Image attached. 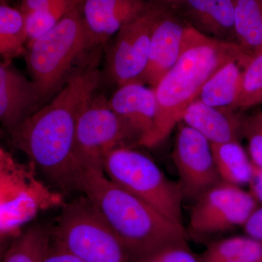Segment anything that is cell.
I'll return each instance as SVG.
<instances>
[{
  "mask_svg": "<svg viewBox=\"0 0 262 262\" xmlns=\"http://www.w3.org/2000/svg\"><path fill=\"white\" fill-rule=\"evenodd\" d=\"M99 81L97 67L87 62L72 72L48 104L9 132L13 146L27 155L31 163L63 190L75 189L77 123L94 97Z\"/></svg>",
  "mask_w": 262,
  "mask_h": 262,
  "instance_id": "1",
  "label": "cell"
},
{
  "mask_svg": "<svg viewBox=\"0 0 262 262\" xmlns=\"http://www.w3.org/2000/svg\"><path fill=\"white\" fill-rule=\"evenodd\" d=\"M75 189L84 193L118 235L128 251L130 262L187 243L184 225L117 186L103 170H79Z\"/></svg>",
  "mask_w": 262,
  "mask_h": 262,
  "instance_id": "2",
  "label": "cell"
},
{
  "mask_svg": "<svg viewBox=\"0 0 262 262\" xmlns=\"http://www.w3.org/2000/svg\"><path fill=\"white\" fill-rule=\"evenodd\" d=\"M248 56L236 43L208 37L194 28L178 61L154 88L157 114L146 147L159 145L182 120L206 81L227 62Z\"/></svg>",
  "mask_w": 262,
  "mask_h": 262,
  "instance_id": "3",
  "label": "cell"
},
{
  "mask_svg": "<svg viewBox=\"0 0 262 262\" xmlns=\"http://www.w3.org/2000/svg\"><path fill=\"white\" fill-rule=\"evenodd\" d=\"M94 46L80 3L54 28L27 47V67L43 101L59 91L73 72L74 64Z\"/></svg>",
  "mask_w": 262,
  "mask_h": 262,
  "instance_id": "4",
  "label": "cell"
},
{
  "mask_svg": "<svg viewBox=\"0 0 262 262\" xmlns=\"http://www.w3.org/2000/svg\"><path fill=\"white\" fill-rule=\"evenodd\" d=\"M34 164L20 163L4 147L0 149V234L18 237L21 228L42 211L62 208L63 194L38 179Z\"/></svg>",
  "mask_w": 262,
  "mask_h": 262,
  "instance_id": "5",
  "label": "cell"
},
{
  "mask_svg": "<svg viewBox=\"0 0 262 262\" xmlns=\"http://www.w3.org/2000/svg\"><path fill=\"white\" fill-rule=\"evenodd\" d=\"M53 243L83 262H130L126 247L85 196L65 203Z\"/></svg>",
  "mask_w": 262,
  "mask_h": 262,
  "instance_id": "6",
  "label": "cell"
},
{
  "mask_svg": "<svg viewBox=\"0 0 262 262\" xmlns=\"http://www.w3.org/2000/svg\"><path fill=\"white\" fill-rule=\"evenodd\" d=\"M103 172L122 189L145 201L167 218L183 225L184 198L180 185L167 178L146 155L130 146L119 148L106 157Z\"/></svg>",
  "mask_w": 262,
  "mask_h": 262,
  "instance_id": "7",
  "label": "cell"
},
{
  "mask_svg": "<svg viewBox=\"0 0 262 262\" xmlns=\"http://www.w3.org/2000/svg\"><path fill=\"white\" fill-rule=\"evenodd\" d=\"M133 141L136 142L135 138L108 106V99L94 96L77 123L74 149L76 174L86 169L103 170L106 157L115 149L129 146Z\"/></svg>",
  "mask_w": 262,
  "mask_h": 262,
  "instance_id": "8",
  "label": "cell"
},
{
  "mask_svg": "<svg viewBox=\"0 0 262 262\" xmlns=\"http://www.w3.org/2000/svg\"><path fill=\"white\" fill-rule=\"evenodd\" d=\"M257 203L251 192L221 182L196 200L189 219L190 232L206 236L244 227Z\"/></svg>",
  "mask_w": 262,
  "mask_h": 262,
  "instance_id": "9",
  "label": "cell"
},
{
  "mask_svg": "<svg viewBox=\"0 0 262 262\" xmlns=\"http://www.w3.org/2000/svg\"><path fill=\"white\" fill-rule=\"evenodd\" d=\"M173 149L183 195L196 201L222 182L215 165L211 142L183 122L177 125Z\"/></svg>",
  "mask_w": 262,
  "mask_h": 262,
  "instance_id": "10",
  "label": "cell"
},
{
  "mask_svg": "<svg viewBox=\"0 0 262 262\" xmlns=\"http://www.w3.org/2000/svg\"><path fill=\"white\" fill-rule=\"evenodd\" d=\"M154 23V7L147 8L118 32L107 56V72L117 85L141 82L147 67Z\"/></svg>",
  "mask_w": 262,
  "mask_h": 262,
  "instance_id": "11",
  "label": "cell"
},
{
  "mask_svg": "<svg viewBox=\"0 0 262 262\" xmlns=\"http://www.w3.org/2000/svg\"><path fill=\"white\" fill-rule=\"evenodd\" d=\"M152 3L154 23L149 60L141 82L155 88L178 61L194 27L175 10Z\"/></svg>",
  "mask_w": 262,
  "mask_h": 262,
  "instance_id": "12",
  "label": "cell"
},
{
  "mask_svg": "<svg viewBox=\"0 0 262 262\" xmlns=\"http://www.w3.org/2000/svg\"><path fill=\"white\" fill-rule=\"evenodd\" d=\"M108 105L127 125L139 145L145 146L155 125L157 99L154 88L142 82L119 86Z\"/></svg>",
  "mask_w": 262,
  "mask_h": 262,
  "instance_id": "13",
  "label": "cell"
},
{
  "mask_svg": "<svg viewBox=\"0 0 262 262\" xmlns=\"http://www.w3.org/2000/svg\"><path fill=\"white\" fill-rule=\"evenodd\" d=\"M43 101L34 81L29 80L11 61L0 65V120L9 132L38 110Z\"/></svg>",
  "mask_w": 262,
  "mask_h": 262,
  "instance_id": "14",
  "label": "cell"
},
{
  "mask_svg": "<svg viewBox=\"0 0 262 262\" xmlns=\"http://www.w3.org/2000/svg\"><path fill=\"white\" fill-rule=\"evenodd\" d=\"M145 0H81L84 24L95 46L106 42L129 22L142 14Z\"/></svg>",
  "mask_w": 262,
  "mask_h": 262,
  "instance_id": "15",
  "label": "cell"
},
{
  "mask_svg": "<svg viewBox=\"0 0 262 262\" xmlns=\"http://www.w3.org/2000/svg\"><path fill=\"white\" fill-rule=\"evenodd\" d=\"M245 119L237 111L213 107L196 98L186 108L181 122L199 132L211 144H220L239 141L244 136Z\"/></svg>",
  "mask_w": 262,
  "mask_h": 262,
  "instance_id": "16",
  "label": "cell"
},
{
  "mask_svg": "<svg viewBox=\"0 0 262 262\" xmlns=\"http://www.w3.org/2000/svg\"><path fill=\"white\" fill-rule=\"evenodd\" d=\"M177 12L202 34L236 43L233 0H184Z\"/></svg>",
  "mask_w": 262,
  "mask_h": 262,
  "instance_id": "17",
  "label": "cell"
},
{
  "mask_svg": "<svg viewBox=\"0 0 262 262\" xmlns=\"http://www.w3.org/2000/svg\"><path fill=\"white\" fill-rule=\"evenodd\" d=\"M249 57L233 58L220 67L206 81L198 99L213 107L237 111L244 66Z\"/></svg>",
  "mask_w": 262,
  "mask_h": 262,
  "instance_id": "18",
  "label": "cell"
},
{
  "mask_svg": "<svg viewBox=\"0 0 262 262\" xmlns=\"http://www.w3.org/2000/svg\"><path fill=\"white\" fill-rule=\"evenodd\" d=\"M211 146L222 182L241 187L249 184L253 165L239 141L211 144Z\"/></svg>",
  "mask_w": 262,
  "mask_h": 262,
  "instance_id": "19",
  "label": "cell"
},
{
  "mask_svg": "<svg viewBox=\"0 0 262 262\" xmlns=\"http://www.w3.org/2000/svg\"><path fill=\"white\" fill-rule=\"evenodd\" d=\"M236 44L248 56L262 50V0H233Z\"/></svg>",
  "mask_w": 262,
  "mask_h": 262,
  "instance_id": "20",
  "label": "cell"
},
{
  "mask_svg": "<svg viewBox=\"0 0 262 262\" xmlns=\"http://www.w3.org/2000/svg\"><path fill=\"white\" fill-rule=\"evenodd\" d=\"M27 40L25 14L6 0H0V53L4 61H11L25 53Z\"/></svg>",
  "mask_w": 262,
  "mask_h": 262,
  "instance_id": "21",
  "label": "cell"
},
{
  "mask_svg": "<svg viewBox=\"0 0 262 262\" xmlns=\"http://www.w3.org/2000/svg\"><path fill=\"white\" fill-rule=\"evenodd\" d=\"M51 241L52 233L44 227L29 229L15 237L2 262H45Z\"/></svg>",
  "mask_w": 262,
  "mask_h": 262,
  "instance_id": "22",
  "label": "cell"
},
{
  "mask_svg": "<svg viewBox=\"0 0 262 262\" xmlns=\"http://www.w3.org/2000/svg\"><path fill=\"white\" fill-rule=\"evenodd\" d=\"M203 262H221L244 258L262 262V244L248 236H234L211 243L201 255Z\"/></svg>",
  "mask_w": 262,
  "mask_h": 262,
  "instance_id": "23",
  "label": "cell"
},
{
  "mask_svg": "<svg viewBox=\"0 0 262 262\" xmlns=\"http://www.w3.org/2000/svg\"><path fill=\"white\" fill-rule=\"evenodd\" d=\"M80 2L81 0H67L46 9L25 15L28 32L27 47L54 28L60 20Z\"/></svg>",
  "mask_w": 262,
  "mask_h": 262,
  "instance_id": "24",
  "label": "cell"
},
{
  "mask_svg": "<svg viewBox=\"0 0 262 262\" xmlns=\"http://www.w3.org/2000/svg\"><path fill=\"white\" fill-rule=\"evenodd\" d=\"M262 103V50L250 56L244 66L242 90L236 110H244Z\"/></svg>",
  "mask_w": 262,
  "mask_h": 262,
  "instance_id": "25",
  "label": "cell"
},
{
  "mask_svg": "<svg viewBox=\"0 0 262 262\" xmlns=\"http://www.w3.org/2000/svg\"><path fill=\"white\" fill-rule=\"evenodd\" d=\"M244 136L248 142V152L253 165L262 168V112L245 119Z\"/></svg>",
  "mask_w": 262,
  "mask_h": 262,
  "instance_id": "26",
  "label": "cell"
},
{
  "mask_svg": "<svg viewBox=\"0 0 262 262\" xmlns=\"http://www.w3.org/2000/svg\"><path fill=\"white\" fill-rule=\"evenodd\" d=\"M163 262H203L187 244H177L157 253Z\"/></svg>",
  "mask_w": 262,
  "mask_h": 262,
  "instance_id": "27",
  "label": "cell"
},
{
  "mask_svg": "<svg viewBox=\"0 0 262 262\" xmlns=\"http://www.w3.org/2000/svg\"><path fill=\"white\" fill-rule=\"evenodd\" d=\"M243 227L246 235L262 244V206L253 211Z\"/></svg>",
  "mask_w": 262,
  "mask_h": 262,
  "instance_id": "28",
  "label": "cell"
},
{
  "mask_svg": "<svg viewBox=\"0 0 262 262\" xmlns=\"http://www.w3.org/2000/svg\"><path fill=\"white\" fill-rule=\"evenodd\" d=\"M45 262H83L76 257L73 254L67 251L53 242Z\"/></svg>",
  "mask_w": 262,
  "mask_h": 262,
  "instance_id": "29",
  "label": "cell"
},
{
  "mask_svg": "<svg viewBox=\"0 0 262 262\" xmlns=\"http://www.w3.org/2000/svg\"><path fill=\"white\" fill-rule=\"evenodd\" d=\"M67 0H20V10L25 15L46 8H50Z\"/></svg>",
  "mask_w": 262,
  "mask_h": 262,
  "instance_id": "30",
  "label": "cell"
},
{
  "mask_svg": "<svg viewBox=\"0 0 262 262\" xmlns=\"http://www.w3.org/2000/svg\"><path fill=\"white\" fill-rule=\"evenodd\" d=\"M248 184L249 192L257 202L262 203V168L253 165L252 177Z\"/></svg>",
  "mask_w": 262,
  "mask_h": 262,
  "instance_id": "31",
  "label": "cell"
},
{
  "mask_svg": "<svg viewBox=\"0 0 262 262\" xmlns=\"http://www.w3.org/2000/svg\"><path fill=\"white\" fill-rule=\"evenodd\" d=\"M184 0H156L155 3L163 5L170 9L178 11Z\"/></svg>",
  "mask_w": 262,
  "mask_h": 262,
  "instance_id": "32",
  "label": "cell"
},
{
  "mask_svg": "<svg viewBox=\"0 0 262 262\" xmlns=\"http://www.w3.org/2000/svg\"><path fill=\"white\" fill-rule=\"evenodd\" d=\"M131 262H163L160 259L159 256L155 253V254L149 255V256H144V257H141L136 258Z\"/></svg>",
  "mask_w": 262,
  "mask_h": 262,
  "instance_id": "33",
  "label": "cell"
},
{
  "mask_svg": "<svg viewBox=\"0 0 262 262\" xmlns=\"http://www.w3.org/2000/svg\"><path fill=\"white\" fill-rule=\"evenodd\" d=\"M221 262H251L244 258H232V259L225 260V261Z\"/></svg>",
  "mask_w": 262,
  "mask_h": 262,
  "instance_id": "34",
  "label": "cell"
},
{
  "mask_svg": "<svg viewBox=\"0 0 262 262\" xmlns=\"http://www.w3.org/2000/svg\"><path fill=\"white\" fill-rule=\"evenodd\" d=\"M6 1H8V0H6Z\"/></svg>",
  "mask_w": 262,
  "mask_h": 262,
  "instance_id": "35",
  "label": "cell"
}]
</instances>
